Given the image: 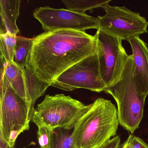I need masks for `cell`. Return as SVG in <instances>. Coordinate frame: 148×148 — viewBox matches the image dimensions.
<instances>
[{"label":"cell","instance_id":"obj_1","mask_svg":"<svg viewBox=\"0 0 148 148\" xmlns=\"http://www.w3.org/2000/svg\"><path fill=\"white\" fill-rule=\"evenodd\" d=\"M97 34L60 30L34 38L28 63L40 80L51 85L65 71L97 52Z\"/></svg>","mask_w":148,"mask_h":148},{"label":"cell","instance_id":"obj_19","mask_svg":"<svg viewBox=\"0 0 148 148\" xmlns=\"http://www.w3.org/2000/svg\"><path fill=\"white\" fill-rule=\"evenodd\" d=\"M122 145V148H148V144L141 138L133 135H130Z\"/></svg>","mask_w":148,"mask_h":148},{"label":"cell","instance_id":"obj_13","mask_svg":"<svg viewBox=\"0 0 148 148\" xmlns=\"http://www.w3.org/2000/svg\"><path fill=\"white\" fill-rule=\"evenodd\" d=\"M4 75L15 92L27 102L25 84L23 70L13 62L8 63Z\"/></svg>","mask_w":148,"mask_h":148},{"label":"cell","instance_id":"obj_2","mask_svg":"<svg viewBox=\"0 0 148 148\" xmlns=\"http://www.w3.org/2000/svg\"><path fill=\"white\" fill-rule=\"evenodd\" d=\"M117 109L110 100L98 98L73 129L76 148H96L116 135L119 124Z\"/></svg>","mask_w":148,"mask_h":148},{"label":"cell","instance_id":"obj_3","mask_svg":"<svg viewBox=\"0 0 148 148\" xmlns=\"http://www.w3.org/2000/svg\"><path fill=\"white\" fill-rule=\"evenodd\" d=\"M104 92L111 95L116 102L119 124L132 134L134 133L143 116L146 97L140 95L136 88L132 55H129L120 79Z\"/></svg>","mask_w":148,"mask_h":148},{"label":"cell","instance_id":"obj_4","mask_svg":"<svg viewBox=\"0 0 148 148\" xmlns=\"http://www.w3.org/2000/svg\"><path fill=\"white\" fill-rule=\"evenodd\" d=\"M90 107V104L86 105L70 96L47 95L35 109L32 120L37 126L44 125L51 130H72Z\"/></svg>","mask_w":148,"mask_h":148},{"label":"cell","instance_id":"obj_7","mask_svg":"<svg viewBox=\"0 0 148 148\" xmlns=\"http://www.w3.org/2000/svg\"><path fill=\"white\" fill-rule=\"evenodd\" d=\"M96 34L99 72L106 87H109L120 79L129 55L123 46L122 39L100 30Z\"/></svg>","mask_w":148,"mask_h":148},{"label":"cell","instance_id":"obj_15","mask_svg":"<svg viewBox=\"0 0 148 148\" xmlns=\"http://www.w3.org/2000/svg\"><path fill=\"white\" fill-rule=\"evenodd\" d=\"M73 132L60 128L53 130L49 148H76L73 140Z\"/></svg>","mask_w":148,"mask_h":148},{"label":"cell","instance_id":"obj_12","mask_svg":"<svg viewBox=\"0 0 148 148\" xmlns=\"http://www.w3.org/2000/svg\"><path fill=\"white\" fill-rule=\"evenodd\" d=\"M25 84L27 103L28 106L29 116L32 120L35 109L34 105L37 99L45 94L51 84L40 80L33 71L28 63L23 70Z\"/></svg>","mask_w":148,"mask_h":148},{"label":"cell","instance_id":"obj_14","mask_svg":"<svg viewBox=\"0 0 148 148\" xmlns=\"http://www.w3.org/2000/svg\"><path fill=\"white\" fill-rule=\"evenodd\" d=\"M34 38L16 37L15 53L13 62L22 70L28 63V58L33 45Z\"/></svg>","mask_w":148,"mask_h":148},{"label":"cell","instance_id":"obj_6","mask_svg":"<svg viewBox=\"0 0 148 148\" xmlns=\"http://www.w3.org/2000/svg\"><path fill=\"white\" fill-rule=\"evenodd\" d=\"M102 8L105 14L98 16L99 30L126 40L148 33V22L139 13L125 6H111L109 3Z\"/></svg>","mask_w":148,"mask_h":148},{"label":"cell","instance_id":"obj_17","mask_svg":"<svg viewBox=\"0 0 148 148\" xmlns=\"http://www.w3.org/2000/svg\"><path fill=\"white\" fill-rule=\"evenodd\" d=\"M17 36L10 34L0 35V56L8 63L13 61Z\"/></svg>","mask_w":148,"mask_h":148},{"label":"cell","instance_id":"obj_21","mask_svg":"<svg viewBox=\"0 0 148 148\" xmlns=\"http://www.w3.org/2000/svg\"><path fill=\"white\" fill-rule=\"evenodd\" d=\"M0 148H14V147H11L3 137L0 135Z\"/></svg>","mask_w":148,"mask_h":148},{"label":"cell","instance_id":"obj_10","mask_svg":"<svg viewBox=\"0 0 148 148\" xmlns=\"http://www.w3.org/2000/svg\"><path fill=\"white\" fill-rule=\"evenodd\" d=\"M132 50L134 81L138 92L147 97L148 95V47L147 44L135 37L127 40Z\"/></svg>","mask_w":148,"mask_h":148},{"label":"cell","instance_id":"obj_11","mask_svg":"<svg viewBox=\"0 0 148 148\" xmlns=\"http://www.w3.org/2000/svg\"><path fill=\"white\" fill-rule=\"evenodd\" d=\"M21 1L0 0V35L10 34L17 36L19 29L16 24L19 15Z\"/></svg>","mask_w":148,"mask_h":148},{"label":"cell","instance_id":"obj_18","mask_svg":"<svg viewBox=\"0 0 148 148\" xmlns=\"http://www.w3.org/2000/svg\"><path fill=\"white\" fill-rule=\"evenodd\" d=\"M38 127L37 137L40 148H49L51 142V133L53 130L48 129L44 125Z\"/></svg>","mask_w":148,"mask_h":148},{"label":"cell","instance_id":"obj_5","mask_svg":"<svg viewBox=\"0 0 148 148\" xmlns=\"http://www.w3.org/2000/svg\"><path fill=\"white\" fill-rule=\"evenodd\" d=\"M0 100V135L14 147L19 135L30 128L28 105L11 85L1 94Z\"/></svg>","mask_w":148,"mask_h":148},{"label":"cell","instance_id":"obj_16","mask_svg":"<svg viewBox=\"0 0 148 148\" xmlns=\"http://www.w3.org/2000/svg\"><path fill=\"white\" fill-rule=\"evenodd\" d=\"M111 1V0H62V2L68 10L84 13L89 10L91 13L95 8H102Z\"/></svg>","mask_w":148,"mask_h":148},{"label":"cell","instance_id":"obj_22","mask_svg":"<svg viewBox=\"0 0 148 148\" xmlns=\"http://www.w3.org/2000/svg\"><path fill=\"white\" fill-rule=\"evenodd\" d=\"M119 148H122V145H120V146H119Z\"/></svg>","mask_w":148,"mask_h":148},{"label":"cell","instance_id":"obj_8","mask_svg":"<svg viewBox=\"0 0 148 148\" xmlns=\"http://www.w3.org/2000/svg\"><path fill=\"white\" fill-rule=\"evenodd\" d=\"M51 86L71 91L82 88L91 91H104L106 85L101 77L97 52L65 71Z\"/></svg>","mask_w":148,"mask_h":148},{"label":"cell","instance_id":"obj_9","mask_svg":"<svg viewBox=\"0 0 148 148\" xmlns=\"http://www.w3.org/2000/svg\"><path fill=\"white\" fill-rule=\"evenodd\" d=\"M33 16L40 22L45 32L60 30L85 32L88 29H99L98 17L68 9L40 7L34 10Z\"/></svg>","mask_w":148,"mask_h":148},{"label":"cell","instance_id":"obj_20","mask_svg":"<svg viewBox=\"0 0 148 148\" xmlns=\"http://www.w3.org/2000/svg\"><path fill=\"white\" fill-rule=\"evenodd\" d=\"M120 137L117 136L105 143L96 148H119L120 145Z\"/></svg>","mask_w":148,"mask_h":148}]
</instances>
